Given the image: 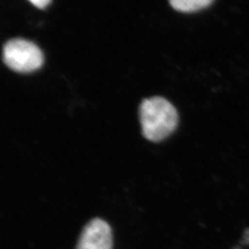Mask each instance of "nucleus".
Here are the masks:
<instances>
[{
    "label": "nucleus",
    "mask_w": 249,
    "mask_h": 249,
    "mask_svg": "<svg viewBox=\"0 0 249 249\" xmlns=\"http://www.w3.org/2000/svg\"><path fill=\"white\" fill-rule=\"evenodd\" d=\"M29 2L38 9H45L51 3V0H29Z\"/></svg>",
    "instance_id": "39448f33"
},
{
    "label": "nucleus",
    "mask_w": 249,
    "mask_h": 249,
    "mask_svg": "<svg viewBox=\"0 0 249 249\" xmlns=\"http://www.w3.org/2000/svg\"><path fill=\"white\" fill-rule=\"evenodd\" d=\"M214 0H169L174 9L183 13H193L210 7Z\"/></svg>",
    "instance_id": "20e7f679"
},
{
    "label": "nucleus",
    "mask_w": 249,
    "mask_h": 249,
    "mask_svg": "<svg viewBox=\"0 0 249 249\" xmlns=\"http://www.w3.org/2000/svg\"><path fill=\"white\" fill-rule=\"evenodd\" d=\"M113 235L109 224L93 219L84 227L77 245V249H112Z\"/></svg>",
    "instance_id": "7ed1b4c3"
},
{
    "label": "nucleus",
    "mask_w": 249,
    "mask_h": 249,
    "mask_svg": "<svg viewBox=\"0 0 249 249\" xmlns=\"http://www.w3.org/2000/svg\"><path fill=\"white\" fill-rule=\"evenodd\" d=\"M140 121L144 138L158 142L177 128L178 111L169 101L162 97L145 99L140 107Z\"/></svg>",
    "instance_id": "f257e3e1"
},
{
    "label": "nucleus",
    "mask_w": 249,
    "mask_h": 249,
    "mask_svg": "<svg viewBox=\"0 0 249 249\" xmlns=\"http://www.w3.org/2000/svg\"><path fill=\"white\" fill-rule=\"evenodd\" d=\"M3 60L14 71L29 73L42 67L44 54L34 43L24 39H13L4 45Z\"/></svg>",
    "instance_id": "f03ea898"
},
{
    "label": "nucleus",
    "mask_w": 249,
    "mask_h": 249,
    "mask_svg": "<svg viewBox=\"0 0 249 249\" xmlns=\"http://www.w3.org/2000/svg\"><path fill=\"white\" fill-rule=\"evenodd\" d=\"M244 243H246V244H249V230H247V231H245V233H244Z\"/></svg>",
    "instance_id": "423d86ee"
}]
</instances>
